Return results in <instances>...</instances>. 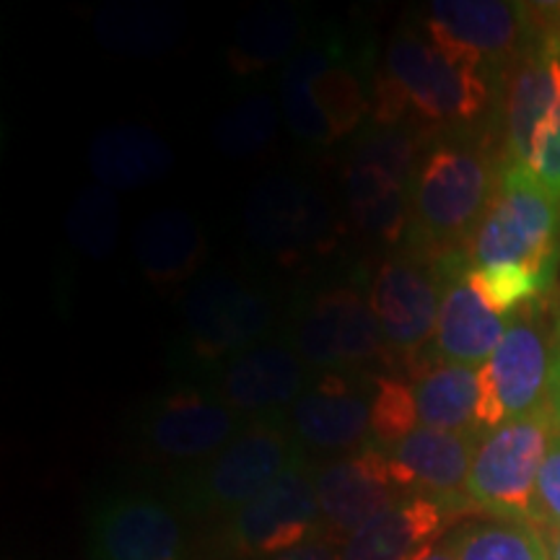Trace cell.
Masks as SVG:
<instances>
[{"instance_id":"obj_19","label":"cell","mask_w":560,"mask_h":560,"mask_svg":"<svg viewBox=\"0 0 560 560\" xmlns=\"http://www.w3.org/2000/svg\"><path fill=\"white\" fill-rule=\"evenodd\" d=\"M482 433H457L418 425L408 436L384 450L392 475L408 495L467 503L465 488Z\"/></svg>"},{"instance_id":"obj_13","label":"cell","mask_w":560,"mask_h":560,"mask_svg":"<svg viewBox=\"0 0 560 560\" xmlns=\"http://www.w3.org/2000/svg\"><path fill=\"white\" fill-rule=\"evenodd\" d=\"M436 272L441 280V301L433 350L441 361L465 363L475 369L486 366L506 335L509 319L490 310L472 289L470 262L462 247L441 252Z\"/></svg>"},{"instance_id":"obj_30","label":"cell","mask_w":560,"mask_h":560,"mask_svg":"<svg viewBox=\"0 0 560 560\" xmlns=\"http://www.w3.org/2000/svg\"><path fill=\"white\" fill-rule=\"evenodd\" d=\"M278 130L276 102L265 94H255L234 104L213 125V143L223 156L247 159L262 151Z\"/></svg>"},{"instance_id":"obj_29","label":"cell","mask_w":560,"mask_h":560,"mask_svg":"<svg viewBox=\"0 0 560 560\" xmlns=\"http://www.w3.org/2000/svg\"><path fill=\"white\" fill-rule=\"evenodd\" d=\"M68 234L73 247L91 260H104L120 242V206L115 192L94 185L79 192L70 208Z\"/></svg>"},{"instance_id":"obj_15","label":"cell","mask_w":560,"mask_h":560,"mask_svg":"<svg viewBox=\"0 0 560 560\" xmlns=\"http://www.w3.org/2000/svg\"><path fill=\"white\" fill-rule=\"evenodd\" d=\"M374 384L346 371H325L289 408L299 444L319 452H359L371 436Z\"/></svg>"},{"instance_id":"obj_37","label":"cell","mask_w":560,"mask_h":560,"mask_svg":"<svg viewBox=\"0 0 560 560\" xmlns=\"http://www.w3.org/2000/svg\"><path fill=\"white\" fill-rule=\"evenodd\" d=\"M262 560H340V556H338V545H335L325 532H319V535H314L312 540L299 545V548H291Z\"/></svg>"},{"instance_id":"obj_24","label":"cell","mask_w":560,"mask_h":560,"mask_svg":"<svg viewBox=\"0 0 560 560\" xmlns=\"http://www.w3.org/2000/svg\"><path fill=\"white\" fill-rule=\"evenodd\" d=\"M420 425L457 433H482L478 425L480 369L439 361L412 384Z\"/></svg>"},{"instance_id":"obj_31","label":"cell","mask_w":560,"mask_h":560,"mask_svg":"<svg viewBox=\"0 0 560 560\" xmlns=\"http://www.w3.org/2000/svg\"><path fill=\"white\" fill-rule=\"evenodd\" d=\"M470 283L490 310L506 319L522 312L524 306L537 304L542 293L550 291V283L540 272L514 262L470 268Z\"/></svg>"},{"instance_id":"obj_34","label":"cell","mask_w":560,"mask_h":560,"mask_svg":"<svg viewBox=\"0 0 560 560\" xmlns=\"http://www.w3.org/2000/svg\"><path fill=\"white\" fill-rule=\"evenodd\" d=\"M350 161L376 166V170L387 172L400 185L410 187L412 174H416L418 166V149L410 132L402 130L400 125H389V128L376 125L374 130L359 138Z\"/></svg>"},{"instance_id":"obj_1","label":"cell","mask_w":560,"mask_h":560,"mask_svg":"<svg viewBox=\"0 0 560 560\" xmlns=\"http://www.w3.org/2000/svg\"><path fill=\"white\" fill-rule=\"evenodd\" d=\"M462 252L470 268L527 265L552 285L560 260V200L527 166L506 161L493 198Z\"/></svg>"},{"instance_id":"obj_27","label":"cell","mask_w":560,"mask_h":560,"mask_svg":"<svg viewBox=\"0 0 560 560\" xmlns=\"http://www.w3.org/2000/svg\"><path fill=\"white\" fill-rule=\"evenodd\" d=\"M332 66L335 52L330 47H314V50L296 52L285 66L283 86H280L283 120L293 136L306 140V143H330V140H335L330 122H327L325 112L319 109L312 91V83Z\"/></svg>"},{"instance_id":"obj_2","label":"cell","mask_w":560,"mask_h":560,"mask_svg":"<svg viewBox=\"0 0 560 560\" xmlns=\"http://www.w3.org/2000/svg\"><path fill=\"white\" fill-rule=\"evenodd\" d=\"M501 170L465 140H439L418 159L410 182V221L420 242L441 252L465 247L486 213Z\"/></svg>"},{"instance_id":"obj_26","label":"cell","mask_w":560,"mask_h":560,"mask_svg":"<svg viewBox=\"0 0 560 560\" xmlns=\"http://www.w3.org/2000/svg\"><path fill=\"white\" fill-rule=\"evenodd\" d=\"M304 19L291 5H262L236 24L229 62L240 75L276 66L301 39Z\"/></svg>"},{"instance_id":"obj_21","label":"cell","mask_w":560,"mask_h":560,"mask_svg":"<svg viewBox=\"0 0 560 560\" xmlns=\"http://www.w3.org/2000/svg\"><path fill=\"white\" fill-rule=\"evenodd\" d=\"M560 112V58L542 39L527 47L509 73L503 125L511 164H527L537 132Z\"/></svg>"},{"instance_id":"obj_17","label":"cell","mask_w":560,"mask_h":560,"mask_svg":"<svg viewBox=\"0 0 560 560\" xmlns=\"http://www.w3.org/2000/svg\"><path fill=\"white\" fill-rule=\"evenodd\" d=\"M441 280L436 265L416 257H392L371 278L369 304L380 319L384 342L412 353L433 342L439 322Z\"/></svg>"},{"instance_id":"obj_16","label":"cell","mask_w":560,"mask_h":560,"mask_svg":"<svg viewBox=\"0 0 560 560\" xmlns=\"http://www.w3.org/2000/svg\"><path fill=\"white\" fill-rule=\"evenodd\" d=\"M314 369L289 342L265 340L223 363L215 395L240 416H278L312 387Z\"/></svg>"},{"instance_id":"obj_7","label":"cell","mask_w":560,"mask_h":560,"mask_svg":"<svg viewBox=\"0 0 560 560\" xmlns=\"http://www.w3.org/2000/svg\"><path fill=\"white\" fill-rule=\"evenodd\" d=\"M532 306L509 317L506 335L486 366H480L478 425L482 433L548 405L556 340Z\"/></svg>"},{"instance_id":"obj_33","label":"cell","mask_w":560,"mask_h":560,"mask_svg":"<svg viewBox=\"0 0 560 560\" xmlns=\"http://www.w3.org/2000/svg\"><path fill=\"white\" fill-rule=\"evenodd\" d=\"M420 425L416 395L405 382L382 380L374 382V395H371V439L380 450H389L392 444L408 436Z\"/></svg>"},{"instance_id":"obj_12","label":"cell","mask_w":560,"mask_h":560,"mask_svg":"<svg viewBox=\"0 0 560 560\" xmlns=\"http://www.w3.org/2000/svg\"><path fill=\"white\" fill-rule=\"evenodd\" d=\"M332 223L327 200L291 177L270 174L244 202V229L257 247L293 260L319 247Z\"/></svg>"},{"instance_id":"obj_25","label":"cell","mask_w":560,"mask_h":560,"mask_svg":"<svg viewBox=\"0 0 560 560\" xmlns=\"http://www.w3.org/2000/svg\"><path fill=\"white\" fill-rule=\"evenodd\" d=\"M94 30L102 45L115 55H159L177 45L185 19L166 5L128 3L104 9Z\"/></svg>"},{"instance_id":"obj_10","label":"cell","mask_w":560,"mask_h":560,"mask_svg":"<svg viewBox=\"0 0 560 560\" xmlns=\"http://www.w3.org/2000/svg\"><path fill=\"white\" fill-rule=\"evenodd\" d=\"M314 488L322 532L335 545L408 495L392 475L387 454L374 444L314 470Z\"/></svg>"},{"instance_id":"obj_9","label":"cell","mask_w":560,"mask_h":560,"mask_svg":"<svg viewBox=\"0 0 560 560\" xmlns=\"http://www.w3.org/2000/svg\"><path fill=\"white\" fill-rule=\"evenodd\" d=\"M322 532L314 470L301 459L257 499L229 516V542L242 556L272 558Z\"/></svg>"},{"instance_id":"obj_42","label":"cell","mask_w":560,"mask_h":560,"mask_svg":"<svg viewBox=\"0 0 560 560\" xmlns=\"http://www.w3.org/2000/svg\"><path fill=\"white\" fill-rule=\"evenodd\" d=\"M552 340H556V350L560 353V304H558V314H556V327H552Z\"/></svg>"},{"instance_id":"obj_36","label":"cell","mask_w":560,"mask_h":560,"mask_svg":"<svg viewBox=\"0 0 560 560\" xmlns=\"http://www.w3.org/2000/svg\"><path fill=\"white\" fill-rule=\"evenodd\" d=\"M560 529V433L552 439L537 480V529Z\"/></svg>"},{"instance_id":"obj_14","label":"cell","mask_w":560,"mask_h":560,"mask_svg":"<svg viewBox=\"0 0 560 560\" xmlns=\"http://www.w3.org/2000/svg\"><path fill=\"white\" fill-rule=\"evenodd\" d=\"M535 5L506 0H433L425 9V32L482 66H501L529 47Z\"/></svg>"},{"instance_id":"obj_6","label":"cell","mask_w":560,"mask_h":560,"mask_svg":"<svg viewBox=\"0 0 560 560\" xmlns=\"http://www.w3.org/2000/svg\"><path fill=\"white\" fill-rule=\"evenodd\" d=\"M304 459L291 425L280 416L252 418L190 482L200 511L234 514Z\"/></svg>"},{"instance_id":"obj_35","label":"cell","mask_w":560,"mask_h":560,"mask_svg":"<svg viewBox=\"0 0 560 560\" xmlns=\"http://www.w3.org/2000/svg\"><path fill=\"white\" fill-rule=\"evenodd\" d=\"M524 166L535 174L545 190L560 200V112L537 132L535 145H532V153Z\"/></svg>"},{"instance_id":"obj_18","label":"cell","mask_w":560,"mask_h":560,"mask_svg":"<svg viewBox=\"0 0 560 560\" xmlns=\"http://www.w3.org/2000/svg\"><path fill=\"white\" fill-rule=\"evenodd\" d=\"M91 560H185V529L156 495H115L94 516Z\"/></svg>"},{"instance_id":"obj_4","label":"cell","mask_w":560,"mask_h":560,"mask_svg":"<svg viewBox=\"0 0 560 560\" xmlns=\"http://www.w3.org/2000/svg\"><path fill=\"white\" fill-rule=\"evenodd\" d=\"M556 433L550 405L482 433L465 488L472 506L537 529V480Z\"/></svg>"},{"instance_id":"obj_8","label":"cell","mask_w":560,"mask_h":560,"mask_svg":"<svg viewBox=\"0 0 560 560\" xmlns=\"http://www.w3.org/2000/svg\"><path fill=\"white\" fill-rule=\"evenodd\" d=\"M293 348L312 369L353 371L380 359L384 342L369 299L350 285L322 291L293 325Z\"/></svg>"},{"instance_id":"obj_11","label":"cell","mask_w":560,"mask_h":560,"mask_svg":"<svg viewBox=\"0 0 560 560\" xmlns=\"http://www.w3.org/2000/svg\"><path fill=\"white\" fill-rule=\"evenodd\" d=\"M244 429L213 389L177 387L156 397L140 420V436L166 459L192 462L219 454Z\"/></svg>"},{"instance_id":"obj_38","label":"cell","mask_w":560,"mask_h":560,"mask_svg":"<svg viewBox=\"0 0 560 560\" xmlns=\"http://www.w3.org/2000/svg\"><path fill=\"white\" fill-rule=\"evenodd\" d=\"M548 405L552 410V418H556V429L560 433V353L558 350H556V363H552V382H550Z\"/></svg>"},{"instance_id":"obj_22","label":"cell","mask_w":560,"mask_h":560,"mask_svg":"<svg viewBox=\"0 0 560 560\" xmlns=\"http://www.w3.org/2000/svg\"><path fill=\"white\" fill-rule=\"evenodd\" d=\"M89 166L96 185L112 192L140 190L172 172L174 151L156 130L136 122H120L91 138Z\"/></svg>"},{"instance_id":"obj_28","label":"cell","mask_w":560,"mask_h":560,"mask_svg":"<svg viewBox=\"0 0 560 560\" xmlns=\"http://www.w3.org/2000/svg\"><path fill=\"white\" fill-rule=\"evenodd\" d=\"M457 560H548L542 535L514 522H470L441 540Z\"/></svg>"},{"instance_id":"obj_20","label":"cell","mask_w":560,"mask_h":560,"mask_svg":"<svg viewBox=\"0 0 560 560\" xmlns=\"http://www.w3.org/2000/svg\"><path fill=\"white\" fill-rule=\"evenodd\" d=\"M467 503H450L431 495H405L395 506L363 524L338 545L340 560H410L433 545Z\"/></svg>"},{"instance_id":"obj_40","label":"cell","mask_w":560,"mask_h":560,"mask_svg":"<svg viewBox=\"0 0 560 560\" xmlns=\"http://www.w3.org/2000/svg\"><path fill=\"white\" fill-rule=\"evenodd\" d=\"M410 560H457V558L452 556V550L446 548L444 542H433V545H429V548L416 552Z\"/></svg>"},{"instance_id":"obj_39","label":"cell","mask_w":560,"mask_h":560,"mask_svg":"<svg viewBox=\"0 0 560 560\" xmlns=\"http://www.w3.org/2000/svg\"><path fill=\"white\" fill-rule=\"evenodd\" d=\"M545 39L550 42V47L560 58V5H550L548 26H545Z\"/></svg>"},{"instance_id":"obj_5","label":"cell","mask_w":560,"mask_h":560,"mask_svg":"<svg viewBox=\"0 0 560 560\" xmlns=\"http://www.w3.org/2000/svg\"><path fill=\"white\" fill-rule=\"evenodd\" d=\"M276 322V304L260 285L213 272L195 280L182 304V327L192 359L202 366L223 363L260 346Z\"/></svg>"},{"instance_id":"obj_32","label":"cell","mask_w":560,"mask_h":560,"mask_svg":"<svg viewBox=\"0 0 560 560\" xmlns=\"http://www.w3.org/2000/svg\"><path fill=\"white\" fill-rule=\"evenodd\" d=\"M312 91L319 109L325 112L327 122H330L332 138L350 136L353 130H359L369 107L359 73L335 62L330 70H325L312 83Z\"/></svg>"},{"instance_id":"obj_23","label":"cell","mask_w":560,"mask_h":560,"mask_svg":"<svg viewBox=\"0 0 560 560\" xmlns=\"http://www.w3.org/2000/svg\"><path fill=\"white\" fill-rule=\"evenodd\" d=\"M132 252L140 272L151 283L170 285L195 276L206 252V240L200 223L190 213L164 208L140 221Z\"/></svg>"},{"instance_id":"obj_41","label":"cell","mask_w":560,"mask_h":560,"mask_svg":"<svg viewBox=\"0 0 560 560\" xmlns=\"http://www.w3.org/2000/svg\"><path fill=\"white\" fill-rule=\"evenodd\" d=\"M537 532H540L542 540H545V548H548V560H560V529L542 527Z\"/></svg>"},{"instance_id":"obj_3","label":"cell","mask_w":560,"mask_h":560,"mask_svg":"<svg viewBox=\"0 0 560 560\" xmlns=\"http://www.w3.org/2000/svg\"><path fill=\"white\" fill-rule=\"evenodd\" d=\"M384 75L425 122L467 125L478 120L490 100L486 66L429 32H397L387 47Z\"/></svg>"}]
</instances>
